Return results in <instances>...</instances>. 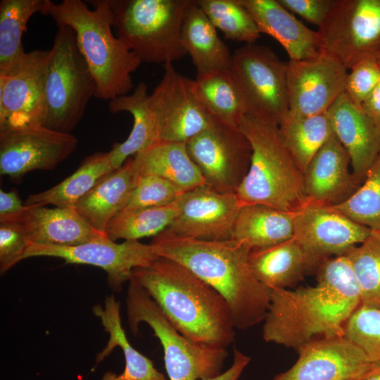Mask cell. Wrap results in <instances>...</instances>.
<instances>
[{"label": "cell", "mask_w": 380, "mask_h": 380, "mask_svg": "<svg viewBox=\"0 0 380 380\" xmlns=\"http://www.w3.org/2000/svg\"><path fill=\"white\" fill-rule=\"evenodd\" d=\"M317 284L272 289L262 338L297 349L317 336H344V326L360 305L358 284L346 255L330 258L316 272Z\"/></svg>", "instance_id": "cell-1"}, {"label": "cell", "mask_w": 380, "mask_h": 380, "mask_svg": "<svg viewBox=\"0 0 380 380\" xmlns=\"http://www.w3.org/2000/svg\"><path fill=\"white\" fill-rule=\"evenodd\" d=\"M151 244L159 256L173 260L215 289L226 300L234 327L246 329L263 322L271 289L253 274L251 247L234 239L207 241L162 232Z\"/></svg>", "instance_id": "cell-2"}, {"label": "cell", "mask_w": 380, "mask_h": 380, "mask_svg": "<svg viewBox=\"0 0 380 380\" xmlns=\"http://www.w3.org/2000/svg\"><path fill=\"white\" fill-rule=\"evenodd\" d=\"M132 277L189 339L223 348L234 342L235 327L226 300L186 267L158 256L148 265L134 268Z\"/></svg>", "instance_id": "cell-3"}, {"label": "cell", "mask_w": 380, "mask_h": 380, "mask_svg": "<svg viewBox=\"0 0 380 380\" xmlns=\"http://www.w3.org/2000/svg\"><path fill=\"white\" fill-rule=\"evenodd\" d=\"M94 9L80 0H47L43 15L58 26L71 27L80 53L96 84L95 97L112 100L133 89L132 74L141 61L111 30L113 13L108 0L89 1Z\"/></svg>", "instance_id": "cell-4"}, {"label": "cell", "mask_w": 380, "mask_h": 380, "mask_svg": "<svg viewBox=\"0 0 380 380\" xmlns=\"http://www.w3.org/2000/svg\"><path fill=\"white\" fill-rule=\"evenodd\" d=\"M239 129L252 148L248 172L236 192L242 205L260 203L293 213L305 205L303 173L279 125L245 114Z\"/></svg>", "instance_id": "cell-5"}, {"label": "cell", "mask_w": 380, "mask_h": 380, "mask_svg": "<svg viewBox=\"0 0 380 380\" xmlns=\"http://www.w3.org/2000/svg\"><path fill=\"white\" fill-rule=\"evenodd\" d=\"M118 37L141 63H173L187 54L182 39L196 0H108Z\"/></svg>", "instance_id": "cell-6"}, {"label": "cell", "mask_w": 380, "mask_h": 380, "mask_svg": "<svg viewBox=\"0 0 380 380\" xmlns=\"http://www.w3.org/2000/svg\"><path fill=\"white\" fill-rule=\"evenodd\" d=\"M126 310L132 333H138L139 324L145 322L159 339L169 380H203L222 373L228 355L226 348L199 344L182 335L133 277L129 281Z\"/></svg>", "instance_id": "cell-7"}, {"label": "cell", "mask_w": 380, "mask_h": 380, "mask_svg": "<svg viewBox=\"0 0 380 380\" xmlns=\"http://www.w3.org/2000/svg\"><path fill=\"white\" fill-rule=\"evenodd\" d=\"M96 91V82L79 50L74 30L58 26L47 65L44 126L70 133Z\"/></svg>", "instance_id": "cell-8"}, {"label": "cell", "mask_w": 380, "mask_h": 380, "mask_svg": "<svg viewBox=\"0 0 380 380\" xmlns=\"http://www.w3.org/2000/svg\"><path fill=\"white\" fill-rule=\"evenodd\" d=\"M229 72L246 114L279 125L289 111L287 63L270 47L247 44L232 53Z\"/></svg>", "instance_id": "cell-9"}, {"label": "cell", "mask_w": 380, "mask_h": 380, "mask_svg": "<svg viewBox=\"0 0 380 380\" xmlns=\"http://www.w3.org/2000/svg\"><path fill=\"white\" fill-rule=\"evenodd\" d=\"M317 32L321 49L351 69L380 52V0H335Z\"/></svg>", "instance_id": "cell-10"}, {"label": "cell", "mask_w": 380, "mask_h": 380, "mask_svg": "<svg viewBox=\"0 0 380 380\" xmlns=\"http://www.w3.org/2000/svg\"><path fill=\"white\" fill-rule=\"evenodd\" d=\"M205 184L224 193H236L251 164L252 148L239 129L217 119L186 144Z\"/></svg>", "instance_id": "cell-11"}, {"label": "cell", "mask_w": 380, "mask_h": 380, "mask_svg": "<svg viewBox=\"0 0 380 380\" xmlns=\"http://www.w3.org/2000/svg\"><path fill=\"white\" fill-rule=\"evenodd\" d=\"M149 103L159 141L186 144L215 119L200 101L194 80L178 72L172 63L164 64V74L149 95Z\"/></svg>", "instance_id": "cell-12"}, {"label": "cell", "mask_w": 380, "mask_h": 380, "mask_svg": "<svg viewBox=\"0 0 380 380\" xmlns=\"http://www.w3.org/2000/svg\"><path fill=\"white\" fill-rule=\"evenodd\" d=\"M48 256L63 259L66 263L90 265L104 270L109 286L115 291L132 278L133 270L148 265L159 255L154 247L138 240L116 243L107 236L80 245L68 247L29 243L24 259Z\"/></svg>", "instance_id": "cell-13"}, {"label": "cell", "mask_w": 380, "mask_h": 380, "mask_svg": "<svg viewBox=\"0 0 380 380\" xmlns=\"http://www.w3.org/2000/svg\"><path fill=\"white\" fill-rule=\"evenodd\" d=\"M347 68L324 49L310 58L287 63L289 113L308 117L327 112L345 91Z\"/></svg>", "instance_id": "cell-14"}, {"label": "cell", "mask_w": 380, "mask_h": 380, "mask_svg": "<svg viewBox=\"0 0 380 380\" xmlns=\"http://www.w3.org/2000/svg\"><path fill=\"white\" fill-rule=\"evenodd\" d=\"M293 237L317 267L362 243L372 229L332 206L306 203L293 212Z\"/></svg>", "instance_id": "cell-15"}, {"label": "cell", "mask_w": 380, "mask_h": 380, "mask_svg": "<svg viewBox=\"0 0 380 380\" xmlns=\"http://www.w3.org/2000/svg\"><path fill=\"white\" fill-rule=\"evenodd\" d=\"M77 143L72 134L44 125L0 131V174L19 179L32 170H53Z\"/></svg>", "instance_id": "cell-16"}, {"label": "cell", "mask_w": 380, "mask_h": 380, "mask_svg": "<svg viewBox=\"0 0 380 380\" xmlns=\"http://www.w3.org/2000/svg\"><path fill=\"white\" fill-rule=\"evenodd\" d=\"M176 201L179 213L163 232L207 241L232 239L242 206L236 193L220 192L205 184L184 191Z\"/></svg>", "instance_id": "cell-17"}, {"label": "cell", "mask_w": 380, "mask_h": 380, "mask_svg": "<svg viewBox=\"0 0 380 380\" xmlns=\"http://www.w3.org/2000/svg\"><path fill=\"white\" fill-rule=\"evenodd\" d=\"M49 51L34 50L14 74L0 77V131L44 125Z\"/></svg>", "instance_id": "cell-18"}, {"label": "cell", "mask_w": 380, "mask_h": 380, "mask_svg": "<svg viewBox=\"0 0 380 380\" xmlns=\"http://www.w3.org/2000/svg\"><path fill=\"white\" fill-rule=\"evenodd\" d=\"M296 350L295 364L272 380H362L373 365L344 336L316 338Z\"/></svg>", "instance_id": "cell-19"}, {"label": "cell", "mask_w": 380, "mask_h": 380, "mask_svg": "<svg viewBox=\"0 0 380 380\" xmlns=\"http://www.w3.org/2000/svg\"><path fill=\"white\" fill-rule=\"evenodd\" d=\"M350 164L349 154L334 133L303 173L306 203L335 206L349 198L362 184Z\"/></svg>", "instance_id": "cell-20"}, {"label": "cell", "mask_w": 380, "mask_h": 380, "mask_svg": "<svg viewBox=\"0 0 380 380\" xmlns=\"http://www.w3.org/2000/svg\"><path fill=\"white\" fill-rule=\"evenodd\" d=\"M328 113L335 135L349 154L353 174L362 184L380 153V128L345 91Z\"/></svg>", "instance_id": "cell-21"}, {"label": "cell", "mask_w": 380, "mask_h": 380, "mask_svg": "<svg viewBox=\"0 0 380 380\" xmlns=\"http://www.w3.org/2000/svg\"><path fill=\"white\" fill-rule=\"evenodd\" d=\"M140 177L137 160L129 158L101 178L75 208L90 225L106 234L110 222L127 204Z\"/></svg>", "instance_id": "cell-22"}, {"label": "cell", "mask_w": 380, "mask_h": 380, "mask_svg": "<svg viewBox=\"0 0 380 380\" xmlns=\"http://www.w3.org/2000/svg\"><path fill=\"white\" fill-rule=\"evenodd\" d=\"M26 208L20 222L31 243L68 247L106 236L90 225L75 208Z\"/></svg>", "instance_id": "cell-23"}, {"label": "cell", "mask_w": 380, "mask_h": 380, "mask_svg": "<svg viewBox=\"0 0 380 380\" xmlns=\"http://www.w3.org/2000/svg\"><path fill=\"white\" fill-rule=\"evenodd\" d=\"M249 12L261 33L275 39L290 60H303L322 49L317 32L299 21L278 0H238Z\"/></svg>", "instance_id": "cell-24"}, {"label": "cell", "mask_w": 380, "mask_h": 380, "mask_svg": "<svg viewBox=\"0 0 380 380\" xmlns=\"http://www.w3.org/2000/svg\"><path fill=\"white\" fill-rule=\"evenodd\" d=\"M255 278L270 289H289L317 269L294 238L261 249L248 256Z\"/></svg>", "instance_id": "cell-25"}, {"label": "cell", "mask_w": 380, "mask_h": 380, "mask_svg": "<svg viewBox=\"0 0 380 380\" xmlns=\"http://www.w3.org/2000/svg\"><path fill=\"white\" fill-rule=\"evenodd\" d=\"M149 95L144 82H140L133 93L118 96L108 103L110 113L129 112L133 117V126L129 137L122 143L114 144L108 152L110 163L116 170L132 155L159 141L156 116L149 103Z\"/></svg>", "instance_id": "cell-26"}, {"label": "cell", "mask_w": 380, "mask_h": 380, "mask_svg": "<svg viewBox=\"0 0 380 380\" xmlns=\"http://www.w3.org/2000/svg\"><path fill=\"white\" fill-rule=\"evenodd\" d=\"M181 39L197 76L230 70L232 54L196 0L186 14Z\"/></svg>", "instance_id": "cell-27"}, {"label": "cell", "mask_w": 380, "mask_h": 380, "mask_svg": "<svg viewBox=\"0 0 380 380\" xmlns=\"http://www.w3.org/2000/svg\"><path fill=\"white\" fill-rule=\"evenodd\" d=\"M93 312L100 318L104 330L109 335L106 346L96 356V365L117 346L121 348L125 361L124 371L120 374L108 372L102 380H167L164 374L156 369L152 361L129 342L121 323L120 303L113 295L106 298L103 306L94 305Z\"/></svg>", "instance_id": "cell-28"}, {"label": "cell", "mask_w": 380, "mask_h": 380, "mask_svg": "<svg viewBox=\"0 0 380 380\" xmlns=\"http://www.w3.org/2000/svg\"><path fill=\"white\" fill-rule=\"evenodd\" d=\"M293 236V213L253 203L240 208L232 239L243 241L255 250L278 244Z\"/></svg>", "instance_id": "cell-29"}, {"label": "cell", "mask_w": 380, "mask_h": 380, "mask_svg": "<svg viewBox=\"0 0 380 380\" xmlns=\"http://www.w3.org/2000/svg\"><path fill=\"white\" fill-rule=\"evenodd\" d=\"M141 176L155 175L167 179L183 191L205 184L189 156L186 144L158 141L137 153Z\"/></svg>", "instance_id": "cell-30"}, {"label": "cell", "mask_w": 380, "mask_h": 380, "mask_svg": "<svg viewBox=\"0 0 380 380\" xmlns=\"http://www.w3.org/2000/svg\"><path fill=\"white\" fill-rule=\"evenodd\" d=\"M47 0H1L0 2V77L16 72L27 53L22 38L30 18L43 13Z\"/></svg>", "instance_id": "cell-31"}, {"label": "cell", "mask_w": 380, "mask_h": 380, "mask_svg": "<svg viewBox=\"0 0 380 380\" xmlns=\"http://www.w3.org/2000/svg\"><path fill=\"white\" fill-rule=\"evenodd\" d=\"M113 170L108 152L94 153L85 158L77 170L61 182L30 195L25 205L75 208L101 178Z\"/></svg>", "instance_id": "cell-32"}, {"label": "cell", "mask_w": 380, "mask_h": 380, "mask_svg": "<svg viewBox=\"0 0 380 380\" xmlns=\"http://www.w3.org/2000/svg\"><path fill=\"white\" fill-rule=\"evenodd\" d=\"M279 127L303 173L314 156L334 133L328 111L308 117H296L289 113Z\"/></svg>", "instance_id": "cell-33"}, {"label": "cell", "mask_w": 380, "mask_h": 380, "mask_svg": "<svg viewBox=\"0 0 380 380\" xmlns=\"http://www.w3.org/2000/svg\"><path fill=\"white\" fill-rule=\"evenodd\" d=\"M194 83L207 110L220 122L239 128L246 109L229 70L196 76Z\"/></svg>", "instance_id": "cell-34"}, {"label": "cell", "mask_w": 380, "mask_h": 380, "mask_svg": "<svg viewBox=\"0 0 380 380\" xmlns=\"http://www.w3.org/2000/svg\"><path fill=\"white\" fill-rule=\"evenodd\" d=\"M179 213L177 201L161 206L122 210L108 224L106 234L113 241L138 240L164 232Z\"/></svg>", "instance_id": "cell-35"}, {"label": "cell", "mask_w": 380, "mask_h": 380, "mask_svg": "<svg viewBox=\"0 0 380 380\" xmlns=\"http://www.w3.org/2000/svg\"><path fill=\"white\" fill-rule=\"evenodd\" d=\"M344 255L355 274L361 304L380 309V231L372 230L362 243Z\"/></svg>", "instance_id": "cell-36"}, {"label": "cell", "mask_w": 380, "mask_h": 380, "mask_svg": "<svg viewBox=\"0 0 380 380\" xmlns=\"http://www.w3.org/2000/svg\"><path fill=\"white\" fill-rule=\"evenodd\" d=\"M213 25L228 39L254 44L260 32L249 12L238 0H196Z\"/></svg>", "instance_id": "cell-37"}, {"label": "cell", "mask_w": 380, "mask_h": 380, "mask_svg": "<svg viewBox=\"0 0 380 380\" xmlns=\"http://www.w3.org/2000/svg\"><path fill=\"white\" fill-rule=\"evenodd\" d=\"M332 207L355 222L380 231V153L358 189L346 201Z\"/></svg>", "instance_id": "cell-38"}, {"label": "cell", "mask_w": 380, "mask_h": 380, "mask_svg": "<svg viewBox=\"0 0 380 380\" xmlns=\"http://www.w3.org/2000/svg\"><path fill=\"white\" fill-rule=\"evenodd\" d=\"M344 336L372 363L380 362V309L360 304L347 320Z\"/></svg>", "instance_id": "cell-39"}, {"label": "cell", "mask_w": 380, "mask_h": 380, "mask_svg": "<svg viewBox=\"0 0 380 380\" xmlns=\"http://www.w3.org/2000/svg\"><path fill=\"white\" fill-rule=\"evenodd\" d=\"M184 191L167 179L155 175H141L123 210H137L167 205Z\"/></svg>", "instance_id": "cell-40"}, {"label": "cell", "mask_w": 380, "mask_h": 380, "mask_svg": "<svg viewBox=\"0 0 380 380\" xmlns=\"http://www.w3.org/2000/svg\"><path fill=\"white\" fill-rule=\"evenodd\" d=\"M380 82V63L376 56L365 58L350 69L346 79L345 92L361 105Z\"/></svg>", "instance_id": "cell-41"}, {"label": "cell", "mask_w": 380, "mask_h": 380, "mask_svg": "<svg viewBox=\"0 0 380 380\" xmlns=\"http://www.w3.org/2000/svg\"><path fill=\"white\" fill-rule=\"evenodd\" d=\"M29 239L20 221L0 222V271L5 273L24 259Z\"/></svg>", "instance_id": "cell-42"}, {"label": "cell", "mask_w": 380, "mask_h": 380, "mask_svg": "<svg viewBox=\"0 0 380 380\" xmlns=\"http://www.w3.org/2000/svg\"><path fill=\"white\" fill-rule=\"evenodd\" d=\"M286 9L318 27L324 21L335 0H278Z\"/></svg>", "instance_id": "cell-43"}, {"label": "cell", "mask_w": 380, "mask_h": 380, "mask_svg": "<svg viewBox=\"0 0 380 380\" xmlns=\"http://www.w3.org/2000/svg\"><path fill=\"white\" fill-rule=\"evenodd\" d=\"M26 208L15 190H0V222L20 221Z\"/></svg>", "instance_id": "cell-44"}, {"label": "cell", "mask_w": 380, "mask_h": 380, "mask_svg": "<svg viewBox=\"0 0 380 380\" xmlns=\"http://www.w3.org/2000/svg\"><path fill=\"white\" fill-rule=\"evenodd\" d=\"M251 358L244 355L236 348H234V359L231 367L219 375L203 380H239L243 369L248 365Z\"/></svg>", "instance_id": "cell-45"}, {"label": "cell", "mask_w": 380, "mask_h": 380, "mask_svg": "<svg viewBox=\"0 0 380 380\" xmlns=\"http://www.w3.org/2000/svg\"><path fill=\"white\" fill-rule=\"evenodd\" d=\"M361 106L380 128V82L362 103Z\"/></svg>", "instance_id": "cell-46"}, {"label": "cell", "mask_w": 380, "mask_h": 380, "mask_svg": "<svg viewBox=\"0 0 380 380\" xmlns=\"http://www.w3.org/2000/svg\"><path fill=\"white\" fill-rule=\"evenodd\" d=\"M362 380H380V362L373 363V365Z\"/></svg>", "instance_id": "cell-47"}, {"label": "cell", "mask_w": 380, "mask_h": 380, "mask_svg": "<svg viewBox=\"0 0 380 380\" xmlns=\"http://www.w3.org/2000/svg\"><path fill=\"white\" fill-rule=\"evenodd\" d=\"M376 58L379 61V62L380 63V52L378 53V55L376 56Z\"/></svg>", "instance_id": "cell-48"}, {"label": "cell", "mask_w": 380, "mask_h": 380, "mask_svg": "<svg viewBox=\"0 0 380 380\" xmlns=\"http://www.w3.org/2000/svg\"><path fill=\"white\" fill-rule=\"evenodd\" d=\"M353 380H361V379H353Z\"/></svg>", "instance_id": "cell-49"}]
</instances>
